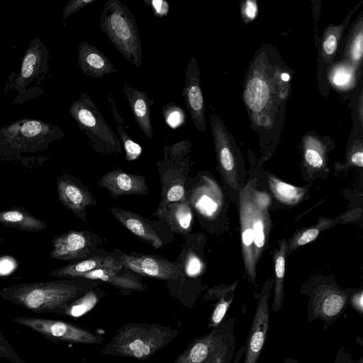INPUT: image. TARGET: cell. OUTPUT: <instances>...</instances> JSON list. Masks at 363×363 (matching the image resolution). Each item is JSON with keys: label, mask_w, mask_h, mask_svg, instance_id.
I'll return each mask as SVG.
<instances>
[{"label": "cell", "mask_w": 363, "mask_h": 363, "mask_svg": "<svg viewBox=\"0 0 363 363\" xmlns=\"http://www.w3.org/2000/svg\"><path fill=\"white\" fill-rule=\"evenodd\" d=\"M291 74L272 45L262 46L249 66L243 100L251 124L260 135L277 136L291 91Z\"/></svg>", "instance_id": "6da1fadb"}, {"label": "cell", "mask_w": 363, "mask_h": 363, "mask_svg": "<svg viewBox=\"0 0 363 363\" xmlns=\"http://www.w3.org/2000/svg\"><path fill=\"white\" fill-rule=\"evenodd\" d=\"M86 279L21 283L0 289V296L35 313L61 315L74 301L99 285Z\"/></svg>", "instance_id": "7a4b0ae2"}, {"label": "cell", "mask_w": 363, "mask_h": 363, "mask_svg": "<svg viewBox=\"0 0 363 363\" xmlns=\"http://www.w3.org/2000/svg\"><path fill=\"white\" fill-rule=\"evenodd\" d=\"M252 188L248 183L240 189L239 211L245 271L249 281L255 285L257 264L267 248L272 221L267 208L254 201Z\"/></svg>", "instance_id": "3957f363"}, {"label": "cell", "mask_w": 363, "mask_h": 363, "mask_svg": "<svg viewBox=\"0 0 363 363\" xmlns=\"http://www.w3.org/2000/svg\"><path fill=\"white\" fill-rule=\"evenodd\" d=\"M178 335V330L160 324L130 323L121 328L101 352L105 355L145 360Z\"/></svg>", "instance_id": "277c9868"}, {"label": "cell", "mask_w": 363, "mask_h": 363, "mask_svg": "<svg viewBox=\"0 0 363 363\" xmlns=\"http://www.w3.org/2000/svg\"><path fill=\"white\" fill-rule=\"evenodd\" d=\"M64 135L59 126L41 120L23 118L11 122L0 128V157L17 159L23 154L45 151Z\"/></svg>", "instance_id": "5b68a950"}, {"label": "cell", "mask_w": 363, "mask_h": 363, "mask_svg": "<svg viewBox=\"0 0 363 363\" xmlns=\"http://www.w3.org/2000/svg\"><path fill=\"white\" fill-rule=\"evenodd\" d=\"M99 29L118 52L136 67L143 63L141 40L135 18L119 0H108L104 6Z\"/></svg>", "instance_id": "8992f818"}, {"label": "cell", "mask_w": 363, "mask_h": 363, "mask_svg": "<svg viewBox=\"0 0 363 363\" xmlns=\"http://www.w3.org/2000/svg\"><path fill=\"white\" fill-rule=\"evenodd\" d=\"M52 57L40 38H33L21 60L18 72H11L4 91L17 94L14 103L22 104L44 94L40 87L50 69Z\"/></svg>", "instance_id": "52a82bcc"}, {"label": "cell", "mask_w": 363, "mask_h": 363, "mask_svg": "<svg viewBox=\"0 0 363 363\" xmlns=\"http://www.w3.org/2000/svg\"><path fill=\"white\" fill-rule=\"evenodd\" d=\"M68 111L94 150L103 155L121 153L118 137L88 94L80 92L79 98L72 101Z\"/></svg>", "instance_id": "ba28073f"}, {"label": "cell", "mask_w": 363, "mask_h": 363, "mask_svg": "<svg viewBox=\"0 0 363 363\" xmlns=\"http://www.w3.org/2000/svg\"><path fill=\"white\" fill-rule=\"evenodd\" d=\"M235 323L234 317L224 319L210 333L192 342L174 363H233Z\"/></svg>", "instance_id": "9c48e42d"}, {"label": "cell", "mask_w": 363, "mask_h": 363, "mask_svg": "<svg viewBox=\"0 0 363 363\" xmlns=\"http://www.w3.org/2000/svg\"><path fill=\"white\" fill-rule=\"evenodd\" d=\"M11 320L55 342L62 341L84 345H96L103 340L101 335L69 322L29 316L13 317L11 318Z\"/></svg>", "instance_id": "30bf717a"}, {"label": "cell", "mask_w": 363, "mask_h": 363, "mask_svg": "<svg viewBox=\"0 0 363 363\" xmlns=\"http://www.w3.org/2000/svg\"><path fill=\"white\" fill-rule=\"evenodd\" d=\"M308 294L306 317L309 323L320 320L330 326L348 306V290H343L333 284H320Z\"/></svg>", "instance_id": "8fae6325"}, {"label": "cell", "mask_w": 363, "mask_h": 363, "mask_svg": "<svg viewBox=\"0 0 363 363\" xmlns=\"http://www.w3.org/2000/svg\"><path fill=\"white\" fill-rule=\"evenodd\" d=\"M104 240L87 230H71L56 235L52 240L53 249L50 256L70 263L98 255L104 250L99 246Z\"/></svg>", "instance_id": "7c38bea8"}, {"label": "cell", "mask_w": 363, "mask_h": 363, "mask_svg": "<svg viewBox=\"0 0 363 363\" xmlns=\"http://www.w3.org/2000/svg\"><path fill=\"white\" fill-rule=\"evenodd\" d=\"M210 123L218 169L226 184L234 190H237L239 186V149L218 115L212 113L210 116Z\"/></svg>", "instance_id": "4fadbf2b"}, {"label": "cell", "mask_w": 363, "mask_h": 363, "mask_svg": "<svg viewBox=\"0 0 363 363\" xmlns=\"http://www.w3.org/2000/svg\"><path fill=\"white\" fill-rule=\"evenodd\" d=\"M191 143L187 139L164 146V157L156 162L162 191L170 188H186L191 166Z\"/></svg>", "instance_id": "5bb4252c"}, {"label": "cell", "mask_w": 363, "mask_h": 363, "mask_svg": "<svg viewBox=\"0 0 363 363\" xmlns=\"http://www.w3.org/2000/svg\"><path fill=\"white\" fill-rule=\"evenodd\" d=\"M273 284V278L267 279L261 291L255 296L257 305L244 345L243 363H257L263 350L269 327V300L272 296Z\"/></svg>", "instance_id": "9a60e30c"}, {"label": "cell", "mask_w": 363, "mask_h": 363, "mask_svg": "<svg viewBox=\"0 0 363 363\" xmlns=\"http://www.w3.org/2000/svg\"><path fill=\"white\" fill-rule=\"evenodd\" d=\"M111 254L123 269L140 275L173 281L177 279L180 274L177 264L159 255L126 253L118 249H114Z\"/></svg>", "instance_id": "2e32d148"}, {"label": "cell", "mask_w": 363, "mask_h": 363, "mask_svg": "<svg viewBox=\"0 0 363 363\" xmlns=\"http://www.w3.org/2000/svg\"><path fill=\"white\" fill-rule=\"evenodd\" d=\"M57 192L62 205L82 221H86V207L96 205L89 189L74 176L64 173L57 179Z\"/></svg>", "instance_id": "e0dca14e"}, {"label": "cell", "mask_w": 363, "mask_h": 363, "mask_svg": "<svg viewBox=\"0 0 363 363\" xmlns=\"http://www.w3.org/2000/svg\"><path fill=\"white\" fill-rule=\"evenodd\" d=\"M185 85L182 94L186 108L196 129L205 133V105L201 86L200 71L196 57H190L185 70Z\"/></svg>", "instance_id": "ac0fdd59"}, {"label": "cell", "mask_w": 363, "mask_h": 363, "mask_svg": "<svg viewBox=\"0 0 363 363\" xmlns=\"http://www.w3.org/2000/svg\"><path fill=\"white\" fill-rule=\"evenodd\" d=\"M202 176L191 189H186V199L200 218H213L220 210L222 195L213 180Z\"/></svg>", "instance_id": "d6986e66"}, {"label": "cell", "mask_w": 363, "mask_h": 363, "mask_svg": "<svg viewBox=\"0 0 363 363\" xmlns=\"http://www.w3.org/2000/svg\"><path fill=\"white\" fill-rule=\"evenodd\" d=\"M98 184L106 189L113 198L123 196H146L149 189L143 176L117 169L104 174Z\"/></svg>", "instance_id": "ffe728a7"}, {"label": "cell", "mask_w": 363, "mask_h": 363, "mask_svg": "<svg viewBox=\"0 0 363 363\" xmlns=\"http://www.w3.org/2000/svg\"><path fill=\"white\" fill-rule=\"evenodd\" d=\"M98 269H121L123 268L111 252L103 251L98 255L55 269L49 274L62 279H79L84 274Z\"/></svg>", "instance_id": "44dd1931"}, {"label": "cell", "mask_w": 363, "mask_h": 363, "mask_svg": "<svg viewBox=\"0 0 363 363\" xmlns=\"http://www.w3.org/2000/svg\"><path fill=\"white\" fill-rule=\"evenodd\" d=\"M77 64L85 76L93 78H101L118 72L101 50L85 41H81L79 45Z\"/></svg>", "instance_id": "7402d4cb"}, {"label": "cell", "mask_w": 363, "mask_h": 363, "mask_svg": "<svg viewBox=\"0 0 363 363\" xmlns=\"http://www.w3.org/2000/svg\"><path fill=\"white\" fill-rule=\"evenodd\" d=\"M110 211L121 225L143 242L155 250L163 247L162 240L145 218L130 211L116 207H111Z\"/></svg>", "instance_id": "603a6c76"}, {"label": "cell", "mask_w": 363, "mask_h": 363, "mask_svg": "<svg viewBox=\"0 0 363 363\" xmlns=\"http://www.w3.org/2000/svg\"><path fill=\"white\" fill-rule=\"evenodd\" d=\"M123 90L140 130L147 139H152L150 114L151 106L155 104L153 99L149 97L146 91L138 90L127 84H124Z\"/></svg>", "instance_id": "cb8c5ba5"}, {"label": "cell", "mask_w": 363, "mask_h": 363, "mask_svg": "<svg viewBox=\"0 0 363 363\" xmlns=\"http://www.w3.org/2000/svg\"><path fill=\"white\" fill-rule=\"evenodd\" d=\"M153 216L177 234L186 235L192 229L194 212L187 199L170 203Z\"/></svg>", "instance_id": "d4e9b609"}, {"label": "cell", "mask_w": 363, "mask_h": 363, "mask_svg": "<svg viewBox=\"0 0 363 363\" xmlns=\"http://www.w3.org/2000/svg\"><path fill=\"white\" fill-rule=\"evenodd\" d=\"M79 279L103 281L122 291H144L147 289V285L143 283L141 277L123 269H98L84 274Z\"/></svg>", "instance_id": "484cf974"}, {"label": "cell", "mask_w": 363, "mask_h": 363, "mask_svg": "<svg viewBox=\"0 0 363 363\" xmlns=\"http://www.w3.org/2000/svg\"><path fill=\"white\" fill-rule=\"evenodd\" d=\"M328 145L323 138L311 133L306 135L302 140L303 162L306 172L315 175L327 171Z\"/></svg>", "instance_id": "4316f807"}, {"label": "cell", "mask_w": 363, "mask_h": 363, "mask_svg": "<svg viewBox=\"0 0 363 363\" xmlns=\"http://www.w3.org/2000/svg\"><path fill=\"white\" fill-rule=\"evenodd\" d=\"M238 280L229 285H220L209 289L203 300L216 301L214 309L211 315L208 327L214 328L222 323L234 298Z\"/></svg>", "instance_id": "83f0119b"}, {"label": "cell", "mask_w": 363, "mask_h": 363, "mask_svg": "<svg viewBox=\"0 0 363 363\" xmlns=\"http://www.w3.org/2000/svg\"><path fill=\"white\" fill-rule=\"evenodd\" d=\"M0 223L6 228L26 232H39L47 227L45 222L21 206L0 211Z\"/></svg>", "instance_id": "f1b7e54d"}, {"label": "cell", "mask_w": 363, "mask_h": 363, "mask_svg": "<svg viewBox=\"0 0 363 363\" xmlns=\"http://www.w3.org/2000/svg\"><path fill=\"white\" fill-rule=\"evenodd\" d=\"M286 250L287 241L284 238L279 242L278 247L274 251L273 254L274 278H273L274 289L272 309L274 312H279L281 309L284 301V279Z\"/></svg>", "instance_id": "f546056e"}, {"label": "cell", "mask_w": 363, "mask_h": 363, "mask_svg": "<svg viewBox=\"0 0 363 363\" xmlns=\"http://www.w3.org/2000/svg\"><path fill=\"white\" fill-rule=\"evenodd\" d=\"M107 98L111 105L113 116L117 123V132L120 138V142L122 147L125 151V160L127 161H133L137 160L142 153L141 146L135 143L127 132L128 128H130L128 124H126L123 117L120 115L115 99L112 94L107 90Z\"/></svg>", "instance_id": "4dcf8cb0"}, {"label": "cell", "mask_w": 363, "mask_h": 363, "mask_svg": "<svg viewBox=\"0 0 363 363\" xmlns=\"http://www.w3.org/2000/svg\"><path fill=\"white\" fill-rule=\"evenodd\" d=\"M269 186L274 196L286 205H295L305 196L306 189L286 183L272 174L268 175Z\"/></svg>", "instance_id": "1f68e13d"}, {"label": "cell", "mask_w": 363, "mask_h": 363, "mask_svg": "<svg viewBox=\"0 0 363 363\" xmlns=\"http://www.w3.org/2000/svg\"><path fill=\"white\" fill-rule=\"evenodd\" d=\"M104 296V292L97 288L81 296L70 303L61 315L79 318L90 311Z\"/></svg>", "instance_id": "d6a6232c"}, {"label": "cell", "mask_w": 363, "mask_h": 363, "mask_svg": "<svg viewBox=\"0 0 363 363\" xmlns=\"http://www.w3.org/2000/svg\"><path fill=\"white\" fill-rule=\"evenodd\" d=\"M346 55L348 62L357 68L361 63L363 55V17L362 13L354 26L350 35Z\"/></svg>", "instance_id": "836d02e7"}, {"label": "cell", "mask_w": 363, "mask_h": 363, "mask_svg": "<svg viewBox=\"0 0 363 363\" xmlns=\"http://www.w3.org/2000/svg\"><path fill=\"white\" fill-rule=\"evenodd\" d=\"M333 219L320 218L316 225L296 233L287 244L286 254L289 255L298 247L315 240L322 230L333 224Z\"/></svg>", "instance_id": "e575fe53"}, {"label": "cell", "mask_w": 363, "mask_h": 363, "mask_svg": "<svg viewBox=\"0 0 363 363\" xmlns=\"http://www.w3.org/2000/svg\"><path fill=\"white\" fill-rule=\"evenodd\" d=\"M350 17L346 23L340 26H330L325 30L322 40V57L325 63H330L335 56L339 40L347 25Z\"/></svg>", "instance_id": "d590c367"}, {"label": "cell", "mask_w": 363, "mask_h": 363, "mask_svg": "<svg viewBox=\"0 0 363 363\" xmlns=\"http://www.w3.org/2000/svg\"><path fill=\"white\" fill-rule=\"evenodd\" d=\"M338 63L332 69L330 79L334 85L341 89L352 87L354 79V69L351 64Z\"/></svg>", "instance_id": "8d00e7d4"}, {"label": "cell", "mask_w": 363, "mask_h": 363, "mask_svg": "<svg viewBox=\"0 0 363 363\" xmlns=\"http://www.w3.org/2000/svg\"><path fill=\"white\" fill-rule=\"evenodd\" d=\"M335 169L346 171L353 167H363V147L362 140H357L353 143L349 150L346 160L343 163L335 165Z\"/></svg>", "instance_id": "74e56055"}, {"label": "cell", "mask_w": 363, "mask_h": 363, "mask_svg": "<svg viewBox=\"0 0 363 363\" xmlns=\"http://www.w3.org/2000/svg\"><path fill=\"white\" fill-rule=\"evenodd\" d=\"M162 115L166 123L172 128L183 125L186 121V115L181 106L174 103L166 104L162 108Z\"/></svg>", "instance_id": "f35d334b"}, {"label": "cell", "mask_w": 363, "mask_h": 363, "mask_svg": "<svg viewBox=\"0 0 363 363\" xmlns=\"http://www.w3.org/2000/svg\"><path fill=\"white\" fill-rule=\"evenodd\" d=\"M0 358L6 359L13 363H27L17 354L8 342L0 329Z\"/></svg>", "instance_id": "ab89813d"}, {"label": "cell", "mask_w": 363, "mask_h": 363, "mask_svg": "<svg viewBox=\"0 0 363 363\" xmlns=\"http://www.w3.org/2000/svg\"><path fill=\"white\" fill-rule=\"evenodd\" d=\"M347 304L350 305L358 314L363 313V291L362 289L348 290Z\"/></svg>", "instance_id": "60d3db41"}, {"label": "cell", "mask_w": 363, "mask_h": 363, "mask_svg": "<svg viewBox=\"0 0 363 363\" xmlns=\"http://www.w3.org/2000/svg\"><path fill=\"white\" fill-rule=\"evenodd\" d=\"M96 0H70L62 11V18L66 19L73 13L90 5Z\"/></svg>", "instance_id": "b9f144b4"}, {"label": "cell", "mask_w": 363, "mask_h": 363, "mask_svg": "<svg viewBox=\"0 0 363 363\" xmlns=\"http://www.w3.org/2000/svg\"><path fill=\"white\" fill-rule=\"evenodd\" d=\"M257 5L255 1L246 0L241 5V13L245 23L254 20L257 14Z\"/></svg>", "instance_id": "7bdbcfd3"}, {"label": "cell", "mask_w": 363, "mask_h": 363, "mask_svg": "<svg viewBox=\"0 0 363 363\" xmlns=\"http://www.w3.org/2000/svg\"><path fill=\"white\" fill-rule=\"evenodd\" d=\"M144 2L151 6L154 14L162 18L166 16L169 11V4L164 1L156 0V1H144Z\"/></svg>", "instance_id": "ee69618b"}, {"label": "cell", "mask_w": 363, "mask_h": 363, "mask_svg": "<svg viewBox=\"0 0 363 363\" xmlns=\"http://www.w3.org/2000/svg\"><path fill=\"white\" fill-rule=\"evenodd\" d=\"M333 363H363V357L354 359L347 350L341 347L337 351Z\"/></svg>", "instance_id": "f6af8a7d"}, {"label": "cell", "mask_w": 363, "mask_h": 363, "mask_svg": "<svg viewBox=\"0 0 363 363\" xmlns=\"http://www.w3.org/2000/svg\"><path fill=\"white\" fill-rule=\"evenodd\" d=\"M252 198L254 201L260 207L267 208L270 203V198L268 194L254 190L252 188Z\"/></svg>", "instance_id": "bcb514c9"}, {"label": "cell", "mask_w": 363, "mask_h": 363, "mask_svg": "<svg viewBox=\"0 0 363 363\" xmlns=\"http://www.w3.org/2000/svg\"><path fill=\"white\" fill-rule=\"evenodd\" d=\"M362 103H363V101H362V91L359 95V103H358V106H357L358 117H359L361 124H362V119H363Z\"/></svg>", "instance_id": "7dc6e473"}, {"label": "cell", "mask_w": 363, "mask_h": 363, "mask_svg": "<svg viewBox=\"0 0 363 363\" xmlns=\"http://www.w3.org/2000/svg\"><path fill=\"white\" fill-rule=\"evenodd\" d=\"M244 351H245L244 346H242L238 350V351L236 352V353L234 356L233 360V363H240L242 357H243Z\"/></svg>", "instance_id": "c3c4849f"}, {"label": "cell", "mask_w": 363, "mask_h": 363, "mask_svg": "<svg viewBox=\"0 0 363 363\" xmlns=\"http://www.w3.org/2000/svg\"><path fill=\"white\" fill-rule=\"evenodd\" d=\"M282 363H298V361L294 357H287Z\"/></svg>", "instance_id": "681fc988"}, {"label": "cell", "mask_w": 363, "mask_h": 363, "mask_svg": "<svg viewBox=\"0 0 363 363\" xmlns=\"http://www.w3.org/2000/svg\"><path fill=\"white\" fill-rule=\"evenodd\" d=\"M4 242V240L0 237V245Z\"/></svg>", "instance_id": "f907efd6"}]
</instances>
